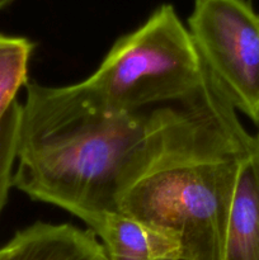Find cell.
<instances>
[{
  "instance_id": "6da1fadb",
  "label": "cell",
  "mask_w": 259,
  "mask_h": 260,
  "mask_svg": "<svg viewBox=\"0 0 259 260\" xmlns=\"http://www.w3.org/2000/svg\"><path fill=\"white\" fill-rule=\"evenodd\" d=\"M20 103L13 187L56 206L94 231L146 165L159 112L113 113L83 81L66 86L25 84Z\"/></svg>"
},
{
  "instance_id": "7a4b0ae2",
  "label": "cell",
  "mask_w": 259,
  "mask_h": 260,
  "mask_svg": "<svg viewBox=\"0 0 259 260\" xmlns=\"http://www.w3.org/2000/svg\"><path fill=\"white\" fill-rule=\"evenodd\" d=\"M157 112L152 154L121 198L119 212L174 239L182 256L222 260L239 170L254 135L207 70L192 95Z\"/></svg>"
},
{
  "instance_id": "3957f363",
  "label": "cell",
  "mask_w": 259,
  "mask_h": 260,
  "mask_svg": "<svg viewBox=\"0 0 259 260\" xmlns=\"http://www.w3.org/2000/svg\"><path fill=\"white\" fill-rule=\"evenodd\" d=\"M205 76L189 30L173 5L164 4L137 29L118 38L83 84L107 111L137 113L154 104L184 101Z\"/></svg>"
},
{
  "instance_id": "277c9868",
  "label": "cell",
  "mask_w": 259,
  "mask_h": 260,
  "mask_svg": "<svg viewBox=\"0 0 259 260\" xmlns=\"http://www.w3.org/2000/svg\"><path fill=\"white\" fill-rule=\"evenodd\" d=\"M188 30L216 85L259 127V15L248 0H195Z\"/></svg>"
},
{
  "instance_id": "5b68a950",
  "label": "cell",
  "mask_w": 259,
  "mask_h": 260,
  "mask_svg": "<svg viewBox=\"0 0 259 260\" xmlns=\"http://www.w3.org/2000/svg\"><path fill=\"white\" fill-rule=\"evenodd\" d=\"M2 248V260H109L93 231L68 223L36 222Z\"/></svg>"
},
{
  "instance_id": "8992f818",
  "label": "cell",
  "mask_w": 259,
  "mask_h": 260,
  "mask_svg": "<svg viewBox=\"0 0 259 260\" xmlns=\"http://www.w3.org/2000/svg\"><path fill=\"white\" fill-rule=\"evenodd\" d=\"M222 260H259V131L239 170Z\"/></svg>"
},
{
  "instance_id": "52a82bcc",
  "label": "cell",
  "mask_w": 259,
  "mask_h": 260,
  "mask_svg": "<svg viewBox=\"0 0 259 260\" xmlns=\"http://www.w3.org/2000/svg\"><path fill=\"white\" fill-rule=\"evenodd\" d=\"M109 260H156L182 256L174 239L123 212L109 213L96 230Z\"/></svg>"
},
{
  "instance_id": "ba28073f",
  "label": "cell",
  "mask_w": 259,
  "mask_h": 260,
  "mask_svg": "<svg viewBox=\"0 0 259 260\" xmlns=\"http://www.w3.org/2000/svg\"><path fill=\"white\" fill-rule=\"evenodd\" d=\"M35 45L28 38L0 35V119L28 83V66Z\"/></svg>"
},
{
  "instance_id": "9c48e42d",
  "label": "cell",
  "mask_w": 259,
  "mask_h": 260,
  "mask_svg": "<svg viewBox=\"0 0 259 260\" xmlns=\"http://www.w3.org/2000/svg\"><path fill=\"white\" fill-rule=\"evenodd\" d=\"M20 119V103L10 106L0 119V213L13 187V168L17 159V139Z\"/></svg>"
},
{
  "instance_id": "30bf717a",
  "label": "cell",
  "mask_w": 259,
  "mask_h": 260,
  "mask_svg": "<svg viewBox=\"0 0 259 260\" xmlns=\"http://www.w3.org/2000/svg\"><path fill=\"white\" fill-rule=\"evenodd\" d=\"M12 2H14V0H0V10L4 9L5 7H8Z\"/></svg>"
},
{
  "instance_id": "8fae6325",
  "label": "cell",
  "mask_w": 259,
  "mask_h": 260,
  "mask_svg": "<svg viewBox=\"0 0 259 260\" xmlns=\"http://www.w3.org/2000/svg\"><path fill=\"white\" fill-rule=\"evenodd\" d=\"M156 260H192L189 258H185V256H174V258H161Z\"/></svg>"
},
{
  "instance_id": "7c38bea8",
  "label": "cell",
  "mask_w": 259,
  "mask_h": 260,
  "mask_svg": "<svg viewBox=\"0 0 259 260\" xmlns=\"http://www.w3.org/2000/svg\"><path fill=\"white\" fill-rule=\"evenodd\" d=\"M3 259V248H0V260Z\"/></svg>"
}]
</instances>
